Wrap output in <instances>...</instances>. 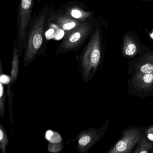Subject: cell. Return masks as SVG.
Segmentation results:
<instances>
[{
  "label": "cell",
  "instance_id": "cell-4",
  "mask_svg": "<svg viewBox=\"0 0 153 153\" xmlns=\"http://www.w3.org/2000/svg\"><path fill=\"white\" fill-rule=\"evenodd\" d=\"M35 0H20L17 19L18 54L20 56L24 49L27 32L32 19V12Z\"/></svg>",
  "mask_w": 153,
  "mask_h": 153
},
{
  "label": "cell",
  "instance_id": "cell-2",
  "mask_svg": "<svg viewBox=\"0 0 153 153\" xmlns=\"http://www.w3.org/2000/svg\"><path fill=\"white\" fill-rule=\"evenodd\" d=\"M104 52L103 31L98 21L80 58L81 72L84 82H89L93 78L102 64Z\"/></svg>",
  "mask_w": 153,
  "mask_h": 153
},
{
  "label": "cell",
  "instance_id": "cell-8",
  "mask_svg": "<svg viewBox=\"0 0 153 153\" xmlns=\"http://www.w3.org/2000/svg\"><path fill=\"white\" fill-rule=\"evenodd\" d=\"M140 42L138 36L133 32H126L122 40V51L124 55L132 56L137 52Z\"/></svg>",
  "mask_w": 153,
  "mask_h": 153
},
{
  "label": "cell",
  "instance_id": "cell-10",
  "mask_svg": "<svg viewBox=\"0 0 153 153\" xmlns=\"http://www.w3.org/2000/svg\"><path fill=\"white\" fill-rule=\"evenodd\" d=\"M134 143V134L128 131L123 137L114 146L106 153H119L128 152Z\"/></svg>",
  "mask_w": 153,
  "mask_h": 153
},
{
  "label": "cell",
  "instance_id": "cell-11",
  "mask_svg": "<svg viewBox=\"0 0 153 153\" xmlns=\"http://www.w3.org/2000/svg\"><path fill=\"white\" fill-rule=\"evenodd\" d=\"M4 75L3 68L0 54V118H3L5 113V95L4 82L2 81L3 75Z\"/></svg>",
  "mask_w": 153,
  "mask_h": 153
},
{
  "label": "cell",
  "instance_id": "cell-12",
  "mask_svg": "<svg viewBox=\"0 0 153 153\" xmlns=\"http://www.w3.org/2000/svg\"><path fill=\"white\" fill-rule=\"evenodd\" d=\"M9 143L8 134L3 126L0 123V150L2 153H6V148Z\"/></svg>",
  "mask_w": 153,
  "mask_h": 153
},
{
  "label": "cell",
  "instance_id": "cell-15",
  "mask_svg": "<svg viewBox=\"0 0 153 153\" xmlns=\"http://www.w3.org/2000/svg\"><path fill=\"white\" fill-rule=\"evenodd\" d=\"M143 81L146 83L149 84L153 81V75L151 73L146 74L143 76Z\"/></svg>",
  "mask_w": 153,
  "mask_h": 153
},
{
  "label": "cell",
  "instance_id": "cell-14",
  "mask_svg": "<svg viewBox=\"0 0 153 153\" xmlns=\"http://www.w3.org/2000/svg\"><path fill=\"white\" fill-rule=\"evenodd\" d=\"M140 70L143 73H151L153 72V65L150 63L146 64L141 67Z\"/></svg>",
  "mask_w": 153,
  "mask_h": 153
},
{
  "label": "cell",
  "instance_id": "cell-6",
  "mask_svg": "<svg viewBox=\"0 0 153 153\" xmlns=\"http://www.w3.org/2000/svg\"><path fill=\"white\" fill-rule=\"evenodd\" d=\"M109 120H107L101 128H91L82 131L76 138V150L80 153L88 152L105 134L109 125Z\"/></svg>",
  "mask_w": 153,
  "mask_h": 153
},
{
  "label": "cell",
  "instance_id": "cell-13",
  "mask_svg": "<svg viewBox=\"0 0 153 153\" xmlns=\"http://www.w3.org/2000/svg\"><path fill=\"white\" fill-rule=\"evenodd\" d=\"M63 144L62 143H49L48 146V151L50 152L57 153L62 150Z\"/></svg>",
  "mask_w": 153,
  "mask_h": 153
},
{
  "label": "cell",
  "instance_id": "cell-1",
  "mask_svg": "<svg viewBox=\"0 0 153 153\" xmlns=\"http://www.w3.org/2000/svg\"><path fill=\"white\" fill-rule=\"evenodd\" d=\"M54 8L45 4L38 14L32 18L27 32L23 62L27 67L38 55H44L47 44V28Z\"/></svg>",
  "mask_w": 153,
  "mask_h": 153
},
{
  "label": "cell",
  "instance_id": "cell-3",
  "mask_svg": "<svg viewBox=\"0 0 153 153\" xmlns=\"http://www.w3.org/2000/svg\"><path fill=\"white\" fill-rule=\"evenodd\" d=\"M98 22V19L94 18L65 33L56 49V54L78 50L90 38Z\"/></svg>",
  "mask_w": 153,
  "mask_h": 153
},
{
  "label": "cell",
  "instance_id": "cell-7",
  "mask_svg": "<svg viewBox=\"0 0 153 153\" xmlns=\"http://www.w3.org/2000/svg\"><path fill=\"white\" fill-rule=\"evenodd\" d=\"M49 22V23H53L63 30L65 33L73 29L83 23L76 20L56 13L55 10L51 15Z\"/></svg>",
  "mask_w": 153,
  "mask_h": 153
},
{
  "label": "cell",
  "instance_id": "cell-9",
  "mask_svg": "<svg viewBox=\"0 0 153 153\" xmlns=\"http://www.w3.org/2000/svg\"><path fill=\"white\" fill-rule=\"evenodd\" d=\"M19 57L18 54L17 42L16 39H15L13 50V57L11 62V70L10 82L8 84L7 87V95L8 97L10 95L11 93L13 91V88H12V87L14 85L19 76Z\"/></svg>",
  "mask_w": 153,
  "mask_h": 153
},
{
  "label": "cell",
  "instance_id": "cell-5",
  "mask_svg": "<svg viewBox=\"0 0 153 153\" xmlns=\"http://www.w3.org/2000/svg\"><path fill=\"white\" fill-rule=\"evenodd\" d=\"M55 12L82 23L95 18L93 11L88 10L83 4L75 1H69L62 4L55 10Z\"/></svg>",
  "mask_w": 153,
  "mask_h": 153
},
{
  "label": "cell",
  "instance_id": "cell-16",
  "mask_svg": "<svg viewBox=\"0 0 153 153\" xmlns=\"http://www.w3.org/2000/svg\"><path fill=\"white\" fill-rule=\"evenodd\" d=\"M150 36L151 37V38H152V39L153 40V29L152 30V32L150 34Z\"/></svg>",
  "mask_w": 153,
  "mask_h": 153
},
{
  "label": "cell",
  "instance_id": "cell-17",
  "mask_svg": "<svg viewBox=\"0 0 153 153\" xmlns=\"http://www.w3.org/2000/svg\"><path fill=\"white\" fill-rule=\"evenodd\" d=\"M146 1H152V0H146Z\"/></svg>",
  "mask_w": 153,
  "mask_h": 153
}]
</instances>
